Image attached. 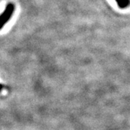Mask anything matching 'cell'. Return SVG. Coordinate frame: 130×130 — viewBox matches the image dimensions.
<instances>
[{"mask_svg": "<svg viewBox=\"0 0 130 130\" xmlns=\"http://www.w3.org/2000/svg\"><path fill=\"white\" fill-rule=\"evenodd\" d=\"M15 6L13 3L10 2L6 6L4 12L0 14V30L5 27V25L8 23L10 18L14 13Z\"/></svg>", "mask_w": 130, "mask_h": 130, "instance_id": "cell-1", "label": "cell"}, {"mask_svg": "<svg viewBox=\"0 0 130 130\" xmlns=\"http://www.w3.org/2000/svg\"><path fill=\"white\" fill-rule=\"evenodd\" d=\"M117 5L121 9H125L130 5V0H115Z\"/></svg>", "mask_w": 130, "mask_h": 130, "instance_id": "cell-2", "label": "cell"}, {"mask_svg": "<svg viewBox=\"0 0 130 130\" xmlns=\"http://www.w3.org/2000/svg\"><path fill=\"white\" fill-rule=\"evenodd\" d=\"M4 88V86H3V85H2V84H0V92H1V90L3 89Z\"/></svg>", "mask_w": 130, "mask_h": 130, "instance_id": "cell-3", "label": "cell"}]
</instances>
